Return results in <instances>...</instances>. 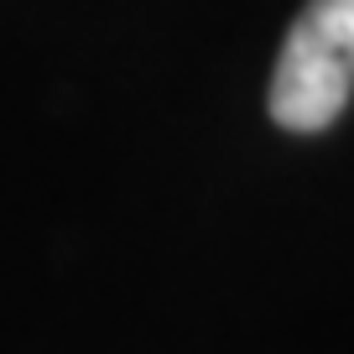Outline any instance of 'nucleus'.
I'll return each instance as SVG.
<instances>
[{
  "label": "nucleus",
  "instance_id": "f257e3e1",
  "mask_svg": "<svg viewBox=\"0 0 354 354\" xmlns=\"http://www.w3.org/2000/svg\"><path fill=\"white\" fill-rule=\"evenodd\" d=\"M354 94V0H308L292 21L271 73V120L318 136Z\"/></svg>",
  "mask_w": 354,
  "mask_h": 354
}]
</instances>
